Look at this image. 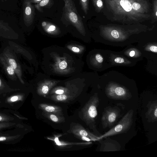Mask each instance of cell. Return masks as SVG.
<instances>
[{
	"mask_svg": "<svg viewBox=\"0 0 157 157\" xmlns=\"http://www.w3.org/2000/svg\"><path fill=\"white\" fill-rule=\"evenodd\" d=\"M105 92L108 98L115 100H128L132 97L129 90L124 85L117 82L116 79L109 82L105 87Z\"/></svg>",
	"mask_w": 157,
	"mask_h": 157,
	"instance_id": "obj_1",
	"label": "cell"
},
{
	"mask_svg": "<svg viewBox=\"0 0 157 157\" xmlns=\"http://www.w3.org/2000/svg\"><path fill=\"white\" fill-rule=\"evenodd\" d=\"M99 100L97 94L91 97L82 110L83 120L87 125L95 128Z\"/></svg>",
	"mask_w": 157,
	"mask_h": 157,
	"instance_id": "obj_2",
	"label": "cell"
},
{
	"mask_svg": "<svg viewBox=\"0 0 157 157\" xmlns=\"http://www.w3.org/2000/svg\"><path fill=\"white\" fill-rule=\"evenodd\" d=\"M134 111L129 110L117 124L103 134L99 136V140L110 136L127 132L131 128L133 122Z\"/></svg>",
	"mask_w": 157,
	"mask_h": 157,
	"instance_id": "obj_3",
	"label": "cell"
},
{
	"mask_svg": "<svg viewBox=\"0 0 157 157\" xmlns=\"http://www.w3.org/2000/svg\"><path fill=\"white\" fill-rule=\"evenodd\" d=\"M122 114L121 109L119 105L105 108L101 119L102 128H111L116 123Z\"/></svg>",
	"mask_w": 157,
	"mask_h": 157,
	"instance_id": "obj_4",
	"label": "cell"
},
{
	"mask_svg": "<svg viewBox=\"0 0 157 157\" xmlns=\"http://www.w3.org/2000/svg\"><path fill=\"white\" fill-rule=\"evenodd\" d=\"M7 62L13 68L20 82L24 84L22 78V73L21 67L13 54L8 48L4 49L2 54Z\"/></svg>",
	"mask_w": 157,
	"mask_h": 157,
	"instance_id": "obj_5",
	"label": "cell"
},
{
	"mask_svg": "<svg viewBox=\"0 0 157 157\" xmlns=\"http://www.w3.org/2000/svg\"><path fill=\"white\" fill-rule=\"evenodd\" d=\"M72 133L76 136L87 137L91 141L99 140V136L86 130L81 125L75 124L71 128Z\"/></svg>",
	"mask_w": 157,
	"mask_h": 157,
	"instance_id": "obj_6",
	"label": "cell"
},
{
	"mask_svg": "<svg viewBox=\"0 0 157 157\" xmlns=\"http://www.w3.org/2000/svg\"><path fill=\"white\" fill-rule=\"evenodd\" d=\"M106 138L104 140L100 141L101 144L100 150L102 151H116L119 150L121 145L115 140L109 138Z\"/></svg>",
	"mask_w": 157,
	"mask_h": 157,
	"instance_id": "obj_7",
	"label": "cell"
},
{
	"mask_svg": "<svg viewBox=\"0 0 157 157\" xmlns=\"http://www.w3.org/2000/svg\"><path fill=\"white\" fill-rule=\"evenodd\" d=\"M147 109L145 114V118L149 122L157 121V101H150L147 105Z\"/></svg>",
	"mask_w": 157,
	"mask_h": 157,
	"instance_id": "obj_8",
	"label": "cell"
},
{
	"mask_svg": "<svg viewBox=\"0 0 157 157\" xmlns=\"http://www.w3.org/2000/svg\"><path fill=\"white\" fill-rule=\"evenodd\" d=\"M23 19L25 24H30L33 20V8L30 0H24L23 4Z\"/></svg>",
	"mask_w": 157,
	"mask_h": 157,
	"instance_id": "obj_9",
	"label": "cell"
},
{
	"mask_svg": "<svg viewBox=\"0 0 157 157\" xmlns=\"http://www.w3.org/2000/svg\"><path fill=\"white\" fill-rule=\"evenodd\" d=\"M39 107L43 112L53 113L59 115H63L62 109L59 106L41 103L39 104Z\"/></svg>",
	"mask_w": 157,
	"mask_h": 157,
	"instance_id": "obj_10",
	"label": "cell"
},
{
	"mask_svg": "<svg viewBox=\"0 0 157 157\" xmlns=\"http://www.w3.org/2000/svg\"><path fill=\"white\" fill-rule=\"evenodd\" d=\"M0 62L9 77L12 80H15L16 74L14 70L7 62L2 54L0 55Z\"/></svg>",
	"mask_w": 157,
	"mask_h": 157,
	"instance_id": "obj_11",
	"label": "cell"
},
{
	"mask_svg": "<svg viewBox=\"0 0 157 157\" xmlns=\"http://www.w3.org/2000/svg\"><path fill=\"white\" fill-rule=\"evenodd\" d=\"M43 115L45 117L55 123H60L65 121V118L63 115H59L44 112H43Z\"/></svg>",
	"mask_w": 157,
	"mask_h": 157,
	"instance_id": "obj_12",
	"label": "cell"
},
{
	"mask_svg": "<svg viewBox=\"0 0 157 157\" xmlns=\"http://www.w3.org/2000/svg\"><path fill=\"white\" fill-rule=\"evenodd\" d=\"M21 137L20 135L13 136L0 135V142L7 144L17 142L21 139Z\"/></svg>",
	"mask_w": 157,
	"mask_h": 157,
	"instance_id": "obj_13",
	"label": "cell"
},
{
	"mask_svg": "<svg viewBox=\"0 0 157 157\" xmlns=\"http://www.w3.org/2000/svg\"><path fill=\"white\" fill-rule=\"evenodd\" d=\"M13 32V30L9 26L8 23L0 20V36H5V34Z\"/></svg>",
	"mask_w": 157,
	"mask_h": 157,
	"instance_id": "obj_14",
	"label": "cell"
},
{
	"mask_svg": "<svg viewBox=\"0 0 157 157\" xmlns=\"http://www.w3.org/2000/svg\"><path fill=\"white\" fill-rule=\"evenodd\" d=\"M49 139L51 140H53L54 141L56 145L59 146H64L65 145H75V144H91V142H86V143H70L67 144V143L64 142L63 141H59V137L57 136H55L54 139L51 138H48Z\"/></svg>",
	"mask_w": 157,
	"mask_h": 157,
	"instance_id": "obj_15",
	"label": "cell"
},
{
	"mask_svg": "<svg viewBox=\"0 0 157 157\" xmlns=\"http://www.w3.org/2000/svg\"><path fill=\"white\" fill-rule=\"evenodd\" d=\"M150 42V44L149 43H147L148 44L147 45H145V51H147L149 53H157V44H155V43Z\"/></svg>",
	"mask_w": 157,
	"mask_h": 157,
	"instance_id": "obj_16",
	"label": "cell"
},
{
	"mask_svg": "<svg viewBox=\"0 0 157 157\" xmlns=\"http://www.w3.org/2000/svg\"><path fill=\"white\" fill-rule=\"evenodd\" d=\"M120 4L122 8L127 12L130 11L132 9V5L128 0H121Z\"/></svg>",
	"mask_w": 157,
	"mask_h": 157,
	"instance_id": "obj_17",
	"label": "cell"
},
{
	"mask_svg": "<svg viewBox=\"0 0 157 157\" xmlns=\"http://www.w3.org/2000/svg\"><path fill=\"white\" fill-rule=\"evenodd\" d=\"M68 17L70 20L73 23H76L78 21L77 15L74 12H70L68 14Z\"/></svg>",
	"mask_w": 157,
	"mask_h": 157,
	"instance_id": "obj_18",
	"label": "cell"
},
{
	"mask_svg": "<svg viewBox=\"0 0 157 157\" xmlns=\"http://www.w3.org/2000/svg\"><path fill=\"white\" fill-rule=\"evenodd\" d=\"M13 119V118L10 116L0 113V122H9L12 121Z\"/></svg>",
	"mask_w": 157,
	"mask_h": 157,
	"instance_id": "obj_19",
	"label": "cell"
},
{
	"mask_svg": "<svg viewBox=\"0 0 157 157\" xmlns=\"http://www.w3.org/2000/svg\"><path fill=\"white\" fill-rule=\"evenodd\" d=\"M113 60H113V63H115L117 64H123H123H124L125 65H126L125 64L126 62L125 60L123 57L119 56H116L114 58H113Z\"/></svg>",
	"mask_w": 157,
	"mask_h": 157,
	"instance_id": "obj_20",
	"label": "cell"
},
{
	"mask_svg": "<svg viewBox=\"0 0 157 157\" xmlns=\"http://www.w3.org/2000/svg\"><path fill=\"white\" fill-rule=\"evenodd\" d=\"M23 99V96L22 95H16L11 96L8 99L9 101L14 102L17 101H22Z\"/></svg>",
	"mask_w": 157,
	"mask_h": 157,
	"instance_id": "obj_21",
	"label": "cell"
},
{
	"mask_svg": "<svg viewBox=\"0 0 157 157\" xmlns=\"http://www.w3.org/2000/svg\"><path fill=\"white\" fill-rule=\"evenodd\" d=\"M95 59L96 62L99 65V66L103 63L104 60L103 56L101 54V53H98L95 55Z\"/></svg>",
	"mask_w": 157,
	"mask_h": 157,
	"instance_id": "obj_22",
	"label": "cell"
},
{
	"mask_svg": "<svg viewBox=\"0 0 157 157\" xmlns=\"http://www.w3.org/2000/svg\"><path fill=\"white\" fill-rule=\"evenodd\" d=\"M16 124L10 122H0V130L5 128L12 126L15 125Z\"/></svg>",
	"mask_w": 157,
	"mask_h": 157,
	"instance_id": "obj_23",
	"label": "cell"
},
{
	"mask_svg": "<svg viewBox=\"0 0 157 157\" xmlns=\"http://www.w3.org/2000/svg\"><path fill=\"white\" fill-rule=\"evenodd\" d=\"M53 93L56 94H66L67 92L65 89H58L55 90Z\"/></svg>",
	"mask_w": 157,
	"mask_h": 157,
	"instance_id": "obj_24",
	"label": "cell"
},
{
	"mask_svg": "<svg viewBox=\"0 0 157 157\" xmlns=\"http://www.w3.org/2000/svg\"><path fill=\"white\" fill-rule=\"evenodd\" d=\"M67 64L66 62L64 61H61L59 64V68L61 69H64L66 68Z\"/></svg>",
	"mask_w": 157,
	"mask_h": 157,
	"instance_id": "obj_25",
	"label": "cell"
},
{
	"mask_svg": "<svg viewBox=\"0 0 157 157\" xmlns=\"http://www.w3.org/2000/svg\"><path fill=\"white\" fill-rule=\"evenodd\" d=\"M132 7L133 9L138 10L140 8V5L138 3L134 2L132 5Z\"/></svg>",
	"mask_w": 157,
	"mask_h": 157,
	"instance_id": "obj_26",
	"label": "cell"
},
{
	"mask_svg": "<svg viewBox=\"0 0 157 157\" xmlns=\"http://www.w3.org/2000/svg\"><path fill=\"white\" fill-rule=\"evenodd\" d=\"M136 52L133 50L130 51L128 53L129 56L131 57L134 58V57L136 56V54L137 53H136Z\"/></svg>",
	"mask_w": 157,
	"mask_h": 157,
	"instance_id": "obj_27",
	"label": "cell"
},
{
	"mask_svg": "<svg viewBox=\"0 0 157 157\" xmlns=\"http://www.w3.org/2000/svg\"><path fill=\"white\" fill-rule=\"evenodd\" d=\"M49 0H42L40 3L39 5L41 6H43L46 5L48 3Z\"/></svg>",
	"mask_w": 157,
	"mask_h": 157,
	"instance_id": "obj_28",
	"label": "cell"
},
{
	"mask_svg": "<svg viewBox=\"0 0 157 157\" xmlns=\"http://www.w3.org/2000/svg\"><path fill=\"white\" fill-rule=\"evenodd\" d=\"M55 29L56 27L54 25H51L48 29V31L49 32L53 31L55 30Z\"/></svg>",
	"mask_w": 157,
	"mask_h": 157,
	"instance_id": "obj_29",
	"label": "cell"
},
{
	"mask_svg": "<svg viewBox=\"0 0 157 157\" xmlns=\"http://www.w3.org/2000/svg\"><path fill=\"white\" fill-rule=\"evenodd\" d=\"M97 5L98 7H101L103 5V2L101 0H98L97 2Z\"/></svg>",
	"mask_w": 157,
	"mask_h": 157,
	"instance_id": "obj_30",
	"label": "cell"
},
{
	"mask_svg": "<svg viewBox=\"0 0 157 157\" xmlns=\"http://www.w3.org/2000/svg\"><path fill=\"white\" fill-rule=\"evenodd\" d=\"M72 51L76 53H78L79 51V49L77 47H73L72 48Z\"/></svg>",
	"mask_w": 157,
	"mask_h": 157,
	"instance_id": "obj_31",
	"label": "cell"
},
{
	"mask_svg": "<svg viewBox=\"0 0 157 157\" xmlns=\"http://www.w3.org/2000/svg\"><path fill=\"white\" fill-rule=\"evenodd\" d=\"M46 22H44L42 23V26H44L46 25Z\"/></svg>",
	"mask_w": 157,
	"mask_h": 157,
	"instance_id": "obj_32",
	"label": "cell"
},
{
	"mask_svg": "<svg viewBox=\"0 0 157 157\" xmlns=\"http://www.w3.org/2000/svg\"><path fill=\"white\" fill-rule=\"evenodd\" d=\"M82 2H86V1H87V0H81Z\"/></svg>",
	"mask_w": 157,
	"mask_h": 157,
	"instance_id": "obj_33",
	"label": "cell"
},
{
	"mask_svg": "<svg viewBox=\"0 0 157 157\" xmlns=\"http://www.w3.org/2000/svg\"><path fill=\"white\" fill-rule=\"evenodd\" d=\"M2 85V82L1 79H0V87H1Z\"/></svg>",
	"mask_w": 157,
	"mask_h": 157,
	"instance_id": "obj_34",
	"label": "cell"
},
{
	"mask_svg": "<svg viewBox=\"0 0 157 157\" xmlns=\"http://www.w3.org/2000/svg\"><path fill=\"white\" fill-rule=\"evenodd\" d=\"M157 12H156V16H157Z\"/></svg>",
	"mask_w": 157,
	"mask_h": 157,
	"instance_id": "obj_35",
	"label": "cell"
},
{
	"mask_svg": "<svg viewBox=\"0 0 157 157\" xmlns=\"http://www.w3.org/2000/svg\"><path fill=\"white\" fill-rule=\"evenodd\" d=\"M1 103H1V101H0V105Z\"/></svg>",
	"mask_w": 157,
	"mask_h": 157,
	"instance_id": "obj_36",
	"label": "cell"
},
{
	"mask_svg": "<svg viewBox=\"0 0 157 157\" xmlns=\"http://www.w3.org/2000/svg\"><path fill=\"white\" fill-rule=\"evenodd\" d=\"M37 0V1H40V0Z\"/></svg>",
	"mask_w": 157,
	"mask_h": 157,
	"instance_id": "obj_37",
	"label": "cell"
}]
</instances>
